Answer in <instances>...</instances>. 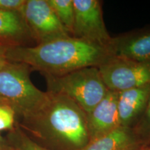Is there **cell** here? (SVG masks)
<instances>
[{"label": "cell", "instance_id": "obj_1", "mask_svg": "<svg viewBox=\"0 0 150 150\" xmlns=\"http://www.w3.org/2000/svg\"><path fill=\"white\" fill-rule=\"evenodd\" d=\"M37 111L17 122L20 128L50 150H82L90 142L86 113L63 95L48 93Z\"/></svg>", "mask_w": 150, "mask_h": 150}, {"label": "cell", "instance_id": "obj_2", "mask_svg": "<svg viewBox=\"0 0 150 150\" xmlns=\"http://www.w3.org/2000/svg\"><path fill=\"white\" fill-rule=\"evenodd\" d=\"M6 56L42 76H60L83 67H98L112 56L105 47L70 36L33 46L8 47Z\"/></svg>", "mask_w": 150, "mask_h": 150}, {"label": "cell", "instance_id": "obj_3", "mask_svg": "<svg viewBox=\"0 0 150 150\" xmlns=\"http://www.w3.org/2000/svg\"><path fill=\"white\" fill-rule=\"evenodd\" d=\"M31 71L27 64L9 61L0 68V99L19 119L37 111L48 99L47 92L33 85L30 78Z\"/></svg>", "mask_w": 150, "mask_h": 150}, {"label": "cell", "instance_id": "obj_4", "mask_svg": "<svg viewBox=\"0 0 150 150\" xmlns=\"http://www.w3.org/2000/svg\"><path fill=\"white\" fill-rule=\"evenodd\" d=\"M47 92L63 95L86 114L104 98L108 89L97 67H86L60 76L43 75Z\"/></svg>", "mask_w": 150, "mask_h": 150}, {"label": "cell", "instance_id": "obj_5", "mask_svg": "<svg viewBox=\"0 0 150 150\" xmlns=\"http://www.w3.org/2000/svg\"><path fill=\"white\" fill-rule=\"evenodd\" d=\"M98 68L110 91L120 92L150 86V63L112 56Z\"/></svg>", "mask_w": 150, "mask_h": 150}, {"label": "cell", "instance_id": "obj_6", "mask_svg": "<svg viewBox=\"0 0 150 150\" xmlns=\"http://www.w3.org/2000/svg\"><path fill=\"white\" fill-rule=\"evenodd\" d=\"M20 13L35 45L72 36L47 0H26Z\"/></svg>", "mask_w": 150, "mask_h": 150}, {"label": "cell", "instance_id": "obj_7", "mask_svg": "<svg viewBox=\"0 0 150 150\" xmlns=\"http://www.w3.org/2000/svg\"><path fill=\"white\" fill-rule=\"evenodd\" d=\"M74 8L73 37L108 48L112 36L108 33L102 2L99 0H72Z\"/></svg>", "mask_w": 150, "mask_h": 150}, {"label": "cell", "instance_id": "obj_8", "mask_svg": "<svg viewBox=\"0 0 150 150\" xmlns=\"http://www.w3.org/2000/svg\"><path fill=\"white\" fill-rule=\"evenodd\" d=\"M108 50L112 56L150 63V26L112 37Z\"/></svg>", "mask_w": 150, "mask_h": 150}, {"label": "cell", "instance_id": "obj_9", "mask_svg": "<svg viewBox=\"0 0 150 150\" xmlns=\"http://www.w3.org/2000/svg\"><path fill=\"white\" fill-rule=\"evenodd\" d=\"M117 92L108 90L104 98L86 114L90 141L120 127L117 110Z\"/></svg>", "mask_w": 150, "mask_h": 150}, {"label": "cell", "instance_id": "obj_10", "mask_svg": "<svg viewBox=\"0 0 150 150\" xmlns=\"http://www.w3.org/2000/svg\"><path fill=\"white\" fill-rule=\"evenodd\" d=\"M117 110L121 127L133 128L141 117L150 97V86L117 92Z\"/></svg>", "mask_w": 150, "mask_h": 150}, {"label": "cell", "instance_id": "obj_11", "mask_svg": "<svg viewBox=\"0 0 150 150\" xmlns=\"http://www.w3.org/2000/svg\"><path fill=\"white\" fill-rule=\"evenodd\" d=\"M31 41L33 38L21 13L0 10V44L29 46Z\"/></svg>", "mask_w": 150, "mask_h": 150}, {"label": "cell", "instance_id": "obj_12", "mask_svg": "<svg viewBox=\"0 0 150 150\" xmlns=\"http://www.w3.org/2000/svg\"><path fill=\"white\" fill-rule=\"evenodd\" d=\"M142 146L132 128L120 126L91 140L82 150H136Z\"/></svg>", "mask_w": 150, "mask_h": 150}, {"label": "cell", "instance_id": "obj_13", "mask_svg": "<svg viewBox=\"0 0 150 150\" xmlns=\"http://www.w3.org/2000/svg\"><path fill=\"white\" fill-rule=\"evenodd\" d=\"M56 16L70 34L73 36L74 8L72 0H47Z\"/></svg>", "mask_w": 150, "mask_h": 150}, {"label": "cell", "instance_id": "obj_14", "mask_svg": "<svg viewBox=\"0 0 150 150\" xmlns=\"http://www.w3.org/2000/svg\"><path fill=\"white\" fill-rule=\"evenodd\" d=\"M13 150H50L39 145L27 136L17 125L9 131L5 140Z\"/></svg>", "mask_w": 150, "mask_h": 150}, {"label": "cell", "instance_id": "obj_15", "mask_svg": "<svg viewBox=\"0 0 150 150\" xmlns=\"http://www.w3.org/2000/svg\"><path fill=\"white\" fill-rule=\"evenodd\" d=\"M133 130L143 145L150 144V97L145 111Z\"/></svg>", "mask_w": 150, "mask_h": 150}, {"label": "cell", "instance_id": "obj_16", "mask_svg": "<svg viewBox=\"0 0 150 150\" xmlns=\"http://www.w3.org/2000/svg\"><path fill=\"white\" fill-rule=\"evenodd\" d=\"M16 114L5 104H0V131L11 130L16 125Z\"/></svg>", "mask_w": 150, "mask_h": 150}, {"label": "cell", "instance_id": "obj_17", "mask_svg": "<svg viewBox=\"0 0 150 150\" xmlns=\"http://www.w3.org/2000/svg\"><path fill=\"white\" fill-rule=\"evenodd\" d=\"M26 0H0V10L21 12Z\"/></svg>", "mask_w": 150, "mask_h": 150}, {"label": "cell", "instance_id": "obj_18", "mask_svg": "<svg viewBox=\"0 0 150 150\" xmlns=\"http://www.w3.org/2000/svg\"><path fill=\"white\" fill-rule=\"evenodd\" d=\"M8 46L0 44V68L2 67L8 61L6 56V52Z\"/></svg>", "mask_w": 150, "mask_h": 150}, {"label": "cell", "instance_id": "obj_19", "mask_svg": "<svg viewBox=\"0 0 150 150\" xmlns=\"http://www.w3.org/2000/svg\"><path fill=\"white\" fill-rule=\"evenodd\" d=\"M0 150H13V149L12 148L10 147V146H8V145H7V143L4 140V143L3 147L0 149Z\"/></svg>", "mask_w": 150, "mask_h": 150}, {"label": "cell", "instance_id": "obj_20", "mask_svg": "<svg viewBox=\"0 0 150 150\" xmlns=\"http://www.w3.org/2000/svg\"><path fill=\"white\" fill-rule=\"evenodd\" d=\"M136 150H150V149H149V147L148 145H144V146H142V147H139L138 149H137Z\"/></svg>", "mask_w": 150, "mask_h": 150}, {"label": "cell", "instance_id": "obj_21", "mask_svg": "<svg viewBox=\"0 0 150 150\" xmlns=\"http://www.w3.org/2000/svg\"><path fill=\"white\" fill-rule=\"evenodd\" d=\"M4 143V140H1V141H0V149L3 147Z\"/></svg>", "mask_w": 150, "mask_h": 150}, {"label": "cell", "instance_id": "obj_22", "mask_svg": "<svg viewBox=\"0 0 150 150\" xmlns=\"http://www.w3.org/2000/svg\"><path fill=\"white\" fill-rule=\"evenodd\" d=\"M0 104H4V102H3V101L2 100H1V99H0ZM6 105V104H5Z\"/></svg>", "mask_w": 150, "mask_h": 150}, {"label": "cell", "instance_id": "obj_23", "mask_svg": "<svg viewBox=\"0 0 150 150\" xmlns=\"http://www.w3.org/2000/svg\"><path fill=\"white\" fill-rule=\"evenodd\" d=\"M148 146H149V149H150V144H149V145H148Z\"/></svg>", "mask_w": 150, "mask_h": 150}]
</instances>
